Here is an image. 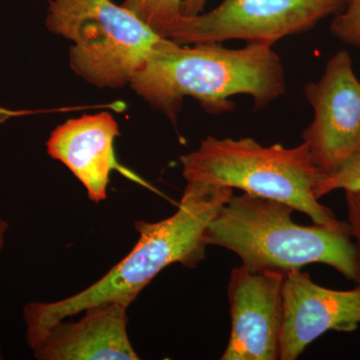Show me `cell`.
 Here are the masks:
<instances>
[{"mask_svg": "<svg viewBox=\"0 0 360 360\" xmlns=\"http://www.w3.org/2000/svg\"><path fill=\"white\" fill-rule=\"evenodd\" d=\"M130 86L174 124L186 97L210 115H221L236 108L232 96H250L255 108H264L286 89L283 61L274 45L248 42L234 49L167 39L151 51Z\"/></svg>", "mask_w": 360, "mask_h": 360, "instance_id": "cell-1", "label": "cell"}, {"mask_svg": "<svg viewBox=\"0 0 360 360\" xmlns=\"http://www.w3.org/2000/svg\"><path fill=\"white\" fill-rule=\"evenodd\" d=\"M233 195L231 187L187 181L177 212L158 222L137 220L139 239L122 262L86 290L54 302H32L23 309L26 340L35 347L49 328L68 316L104 303L127 307L168 265L188 269L205 258V236L213 217Z\"/></svg>", "mask_w": 360, "mask_h": 360, "instance_id": "cell-2", "label": "cell"}, {"mask_svg": "<svg viewBox=\"0 0 360 360\" xmlns=\"http://www.w3.org/2000/svg\"><path fill=\"white\" fill-rule=\"evenodd\" d=\"M295 212L281 201L233 194L208 224L206 245L232 251L252 270L286 274L321 264L360 283V250L347 222L303 226L293 221Z\"/></svg>", "mask_w": 360, "mask_h": 360, "instance_id": "cell-3", "label": "cell"}, {"mask_svg": "<svg viewBox=\"0 0 360 360\" xmlns=\"http://www.w3.org/2000/svg\"><path fill=\"white\" fill-rule=\"evenodd\" d=\"M186 181L241 189L246 193L281 201L305 213L314 224L336 225L340 220L315 198L323 176L305 142L295 148L264 146L250 137L207 136L200 148L180 156Z\"/></svg>", "mask_w": 360, "mask_h": 360, "instance_id": "cell-4", "label": "cell"}, {"mask_svg": "<svg viewBox=\"0 0 360 360\" xmlns=\"http://www.w3.org/2000/svg\"><path fill=\"white\" fill-rule=\"evenodd\" d=\"M45 25L72 42L71 70L99 89L130 84L165 39L112 0H49Z\"/></svg>", "mask_w": 360, "mask_h": 360, "instance_id": "cell-5", "label": "cell"}, {"mask_svg": "<svg viewBox=\"0 0 360 360\" xmlns=\"http://www.w3.org/2000/svg\"><path fill=\"white\" fill-rule=\"evenodd\" d=\"M347 0H224L205 13L184 16L167 39L181 45L231 39L274 45L307 32L340 13Z\"/></svg>", "mask_w": 360, "mask_h": 360, "instance_id": "cell-6", "label": "cell"}, {"mask_svg": "<svg viewBox=\"0 0 360 360\" xmlns=\"http://www.w3.org/2000/svg\"><path fill=\"white\" fill-rule=\"evenodd\" d=\"M304 94L314 117L303 130V142L322 174H333L360 149V80L349 53L331 56L321 77L305 85Z\"/></svg>", "mask_w": 360, "mask_h": 360, "instance_id": "cell-7", "label": "cell"}, {"mask_svg": "<svg viewBox=\"0 0 360 360\" xmlns=\"http://www.w3.org/2000/svg\"><path fill=\"white\" fill-rule=\"evenodd\" d=\"M285 274L252 270L241 264L231 270L229 295L231 331L221 360L279 359Z\"/></svg>", "mask_w": 360, "mask_h": 360, "instance_id": "cell-8", "label": "cell"}, {"mask_svg": "<svg viewBox=\"0 0 360 360\" xmlns=\"http://www.w3.org/2000/svg\"><path fill=\"white\" fill-rule=\"evenodd\" d=\"M283 298L279 359H297L328 331L352 333L359 329L360 283L352 290H331L315 283L307 272L292 270L284 276Z\"/></svg>", "mask_w": 360, "mask_h": 360, "instance_id": "cell-9", "label": "cell"}, {"mask_svg": "<svg viewBox=\"0 0 360 360\" xmlns=\"http://www.w3.org/2000/svg\"><path fill=\"white\" fill-rule=\"evenodd\" d=\"M120 134L110 112L84 115L66 120L51 132L47 153L75 174L90 200L101 202L108 196L111 172L122 169L115 155V141Z\"/></svg>", "mask_w": 360, "mask_h": 360, "instance_id": "cell-10", "label": "cell"}, {"mask_svg": "<svg viewBox=\"0 0 360 360\" xmlns=\"http://www.w3.org/2000/svg\"><path fill=\"white\" fill-rule=\"evenodd\" d=\"M127 307L104 303L77 322L60 321L32 347L39 360H139L127 335Z\"/></svg>", "mask_w": 360, "mask_h": 360, "instance_id": "cell-11", "label": "cell"}, {"mask_svg": "<svg viewBox=\"0 0 360 360\" xmlns=\"http://www.w3.org/2000/svg\"><path fill=\"white\" fill-rule=\"evenodd\" d=\"M182 2L184 0H124L122 6L167 39L184 18Z\"/></svg>", "mask_w": 360, "mask_h": 360, "instance_id": "cell-12", "label": "cell"}, {"mask_svg": "<svg viewBox=\"0 0 360 360\" xmlns=\"http://www.w3.org/2000/svg\"><path fill=\"white\" fill-rule=\"evenodd\" d=\"M335 191H360V149L340 169L322 176L315 186V198L321 200Z\"/></svg>", "mask_w": 360, "mask_h": 360, "instance_id": "cell-13", "label": "cell"}, {"mask_svg": "<svg viewBox=\"0 0 360 360\" xmlns=\"http://www.w3.org/2000/svg\"><path fill=\"white\" fill-rule=\"evenodd\" d=\"M330 32L335 39L360 51V0H347L342 11L333 16Z\"/></svg>", "mask_w": 360, "mask_h": 360, "instance_id": "cell-14", "label": "cell"}, {"mask_svg": "<svg viewBox=\"0 0 360 360\" xmlns=\"http://www.w3.org/2000/svg\"><path fill=\"white\" fill-rule=\"evenodd\" d=\"M345 203L347 208V224L352 238H354L360 250V191H345Z\"/></svg>", "mask_w": 360, "mask_h": 360, "instance_id": "cell-15", "label": "cell"}, {"mask_svg": "<svg viewBox=\"0 0 360 360\" xmlns=\"http://www.w3.org/2000/svg\"><path fill=\"white\" fill-rule=\"evenodd\" d=\"M207 0H184L182 13L184 16H194L202 13Z\"/></svg>", "mask_w": 360, "mask_h": 360, "instance_id": "cell-16", "label": "cell"}, {"mask_svg": "<svg viewBox=\"0 0 360 360\" xmlns=\"http://www.w3.org/2000/svg\"><path fill=\"white\" fill-rule=\"evenodd\" d=\"M37 111L11 110V108H2L0 106V123L7 122L11 118L20 117V116L30 115Z\"/></svg>", "mask_w": 360, "mask_h": 360, "instance_id": "cell-17", "label": "cell"}, {"mask_svg": "<svg viewBox=\"0 0 360 360\" xmlns=\"http://www.w3.org/2000/svg\"><path fill=\"white\" fill-rule=\"evenodd\" d=\"M8 231V224L6 220L0 217V251L4 248V243H6V232Z\"/></svg>", "mask_w": 360, "mask_h": 360, "instance_id": "cell-18", "label": "cell"}, {"mask_svg": "<svg viewBox=\"0 0 360 360\" xmlns=\"http://www.w3.org/2000/svg\"><path fill=\"white\" fill-rule=\"evenodd\" d=\"M0 359H2L1 347H0Z\"/></svg>", "mask_w": 360, "mask_h": 360, "instance_id": "cell-19", "label": "cell"}]
</instances>
